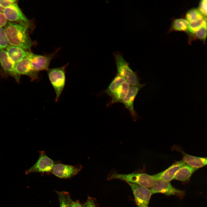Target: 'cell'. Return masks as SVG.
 Masks as SVG:
<instances>
[{
    "mask_svg": "<svg viewBox=\"0 0 207 207\" xmlns=\"http://www.w3.org/2000/svg\"><path fill=\"white\" fill-rule=\"evenodd\" d=\"M28 28L15 22H8L4 29L9 43L24 49H29L32 43Z\"/></svg>",
    "mask_w": 207,
    "mask_h": 207,
    "instance_id": "cell-1",
    "label": "cell"
},
{
    "mask_svg": "<svg viewBox=\"0 0 207 207\" xmlns=\"http://www.w3.org/2000/svg\"><path fill=\"white\" fill-rule=\"evenodd\" d=\"M114 179L121 180L147 188L151 187L156 181L153 175L136 171L128 174H121L115 171H112L108 175L107 179L111 180Z\"/></svg>",
    "mask_w": 207,
    "mask_h": 207,
    "instance_id": "cell-2",
    "label": "cell"
},
{
    "mask_svg": "<svg viewBox=\"0 0 207 207\" xmlns=\"http://www.w3.org/2000/svg\"><path fill=\"white\" fill-rule=\"evenodd\" d=\"M113 55L117 68V74L122 78L130 85L136 86L140 84L137 75L131 68L122 53L116 51Z\"/></svg>",
    "mask_w": 207,
    "mask_h": 207,
    "instance_id": "cell-3",
    "label": "cell"
},
{
    "mask_svg": "<svg viewBox=\"0 0 207 207\" xmlns=\"http://www.w3.org/2000/svg\"><path fill=\"white\" fill-rule=\"evenodd\" d=\"M68 64L61 67L49 68L47 71L49 81L55 93V102H57L65 87L66 81V68Z\"/></svg>",
    "mask_w": 207,
    "mask_h": 207,
    "instance_id": "cell-4",
    "label": "cell"
},
{
    "mask_svg": "<svg viewBox=\"0 0 207 207\" xmlns=\"http://www.w3.org/2000/svg\"><path fill=\"white\" fill-rule=\"evenodd\" d=\"M14 73V78L17 82H19L20 76L22 75L29 76L32 81L35 80L37 78L39 73L33 70L29 59L26 57L15 64Z\"/></svg>",
    "mask_w": 207,
    "mask_h": 207,
    "instance_id": "cell-5",
    "label": "cell"
},
{
    "mask_svg": "<svg viewBox=\"0 0 207 207\" xmlns=\"http://www.w3.org/2000/svg\"><path fill=\"white\" fill-rule=\"evenodd\" d=\"M56 52L48 55H40L27 51L26 57L30 61L32 67L36 72L47 71L51 61L54 57Z\"/></svg>",
    "mask_w": 207,
    "mask_h": 207,
    "instance_id": "cell-6",
    "label": "cell"
},
{
    "mask_svg": "<svg viewBox=\"0 0 207 207\" xmlns=\"http://www.w3.org/2000/svg\"><path fill=\"white\" fill-rule=\"evenodd\" d=\"M3 13L7 20L28 28L30 22L21 10L17 3L4 8Z\"/></svg>",
    "mask_w": 207,
    "mask_h": 207,
    "instance_id": "cell-7",
    "label": "cell"
},
{
    "mask_svg": "<svg viewBox=\"0 0 207 207\" xmlns=\"http://www.w3.org/2000/svg\"><path fill=\"white\" fill-rule=\"evenodd\" d=\"M127 183L132 190L137 207H148L152 195L150 189L138 185Z\"/></svg>",
    "mask_w": 207,
    "mask_h": 207,
    "instance_id": "cell-8",
    "label": "cell"
},
{
    "mask_svg": "<svg viewBox=\"0 0 207 207\" xmlns=\"http://www.w3.org/2000/svg\"><path fill=\"white\" fill-rule=\"evenodd\" d=\"M53 160L44 152H39V157L35 164L25 171L26 174L33 172H51L54 165Z\"/></svg>",
    "mask_w": 207,
    "mask_h": 207,
    "instance_id": "cell-9",
    "label": "cell"
},
{
    "mask_svg": "<svg viewBox=\"0 0 207 207\" xmlns=\"http://www.w3.org/2000/svg\"><path fill=\"white\" fill-rule=\"evenodd\" d=\"M150 190L152 194L161 193L168 195H176L180 197L184 195V192L173 187L169 182L156 180Z\"/></svg>",
    "mask_w": 207,
    "mask_h": 207,
    "instance_id": "cell-10",
    "label": "cell"
},
{
    "mask_svg": "<svg viewBox=\"0 0 207 207\" xmlns=\"http://www.w3.org/2000/svg\"><path fill=\"white\" fill-rule=\"evenodd\" d=\"M144 85V84H140L136 86L130 85L127 93L122 102L129 112L135 121L138 119L139 117L134 109V101L138 92Z\"/></svg>",
    "mask_w": 207,
    "mask_h": 207,
    "instance_id": "cell-11",
    "label": "cell"
},
{
    "mask_svg": "<svg viewBox=\"0 0 207 207\" xmlns=\"http://www.w3.org/2000/svg\"><path fill=\"white\" fill-rule=\"evenodd\" d=\"M82 168L81 166H74L59 163L54 165L51 172L58 177L67 179L76 175Z\"/></svg>",
    "mask_w": 207,
    "mask_h": 207,
    "instance_id": "cell-12",
    "label": "cell"
},
{
    "mask_svg": "<svg viewBox=\"0 0 207 207\" xmlns=\"http://www.w3.org/2000/svg\"><path fill=\"white\" fill-rule=\"evenodd\" d=\"M14 64L9 58L6 51L4 50L0 51V73L2 76H11L14 77Z\"/></svg>",
    "mask_w": 207,
    "mask_h": 207,
    "instance_id": "cell-13",
    "label": "cell"
},
{
    "mask_svg": "<svg viewBox=\"0 0 207 207\" xmlns=\"http://www.w3.org/2000/svg\"><path fill=\"white\" fill-rule=\"evenodd\" d=\"M185 164L182 160L176 161L165 170L153 175L156 181L161 180L169 182L173 179L179 169Z\"/></svg>",
    "mask_w": 207,
    "mask_h": 207,
    "instance_id": "cell-14",
    "label": "cell"
},
{
    "mask_svg": "<svg viewBox=\"0 0 207 207\" xmlns=\"http://www.w3.org/2000/svg\"><path fill=\"white\" fill-rule=\"evenodd\" d=\"M175 148L176 150L182 154V160L193 168L197 170L206 165L207 161L206 157H201L191 155L186 153L178 147Z\"/></svg>",
    "mask_w": 207,
    "mask_h": 207,
    "instance_id": "cell-15",
    "label": "cell"
},
{
    "mask_svg": "<svg viewBox=\"0 0 207 207\" xmlns=\"http://www.w3.org/2000/svg\"><path fill=\"white\" fill-rule=\"evenodd\" d=\"M6 52L10 59L14 64L26 57L27 53L25 50L12 45L8 47Z\"/></svg>",
    "mask_w": 207,
    "mask_h": 207,
    "instance_id": "cell-16",
    "label": "cell"
},
{
    "mask_svg": "<svg viewBox=\"0 0 207 207\" xmlns=\"http://www.w3.org/2000/svg\"><path fill=\"white\" fill-rule=\"evenodd\" d=\"M196 170L197 169L185 164L177 171L173 179L182 181H186Z\"/></svg>",
    "mask_w": 207,
    "mask_h": 207,
    "instance_id": "cell-17",
    "label": "cell"
},
{
    "mask_svg": "<svg viewBox=\"0 0 207 207\" xmlns=\"http://www.w3.org/2000/svg\"><path fill=\"white\" fill-rule=\"evenodd\" d=\"M130 86L125 81L123 83L111 96V103H122L127 93Z\"/></svg>",
    "mask_w": 207,
    "mask_h": 207,
    "instance_id": "cell-18",
    "label": "cell"
},
{
    "mask_svg": "<svg viewBox=\"0 0 207 207\" xmlns=\"http://www.w3.org/2000/svg\"><path fill=\"white\" fill-rule=\"evenodd\" d=\"M125 81L122 78L116 74L104 93L111 97L117 89Z\"/></svg>",
    "mask_w": 207,
    "mask_h": 207,
    "instance_id": "cell-19",
    "label": "cell"
},
{
    "mask_svg": "<svg viewBox=\"0 0 207 207\" xmlns=\"http://www.w3.org/2000/svg\"><path fill=\"white\" fill-rule=\"evenodd\" d=\"M186 20L189 22L200 20L205 18L198 8H193L189 10L185 15Z\"/></svg>",
    "mask_w": 207,
    "mask_h": 207,
    "instance_id": "cell-20",
    "label": "cell"
},
{
    "mask_svg": "<svg viewBox=\"0 0 207 207\" xmlns=\"http://www.w3.org/2000/svg\"><path fill=\"white\" fill-rule=\"evenodd\" d=\"M60 207H71L73 201L69 193L64 191L57 192Z\"/></svg>",
    "mask_w": 207,
    "mask_h": 207,
    "instance_id": "cell-21",
    "label": "cell"
},
{
    "mask_svg": "<svg viewBox=\"0 0 207 207\" xmlns=\"http://www.w3.org/2000/svg\"><path fill=\"white\" fill-rule=\"evenodd\" d=\"M189 22L185 19H177L173 22L172 27L175 30L188 31Z\"/></svg>",
    "mask_w": 207,
    "mask_h": 207,
    "instance_id": "cell-22",
    "label": "cell"
},
{
    "mask_svg": "<svg viewBox=\"0 0 207 207\" xmlns=\"http://www.w3.org/2000/svg\"><path fill=\"white\" fill-rule=\"evenodd\" d=\"M204 26H207L206 18H204L202 20L195 21L189 23L188 31L193 34Z\"/></svg>",
    "mask_w": 207,
    "mask_h": 207,
    "instance_id": "cell-23",
    "label": "cell"
},
{
    "mask_svg": "<svg viewBox=\"0 0 207 207\" xmlns=\"http://www.w3.org/2000/svg\"><path fill=\"white\" fill-rule=\"evenodd\" d=\"M9 43L4 29L0 27V50L7 48Z\"/></svg>",
    "mask_w": 207,
    "mask_h": 207,
    "instance_id": "cell-24",
    "label": "cell"
},
{
    "mask_svg": "<svg viewBox=\"0 0 207 207\" xmlns=\"http://www.w3.org/2000/svg\"><path fill=\"white\" fill-rule=\"evenodd\" d=\"M206 33L207 26H204L193 34L195 38L204 41L206 39Z\"/></svg>",
    "mask_w": 207,
    "mask_h": 207,
    "instance_id": "cell-25",
    "label": "cell"
},
{
    "mask_svg": "<svg viewBox=\"0 0 207 207\" xmlns=\"http://www.w3.org/2000/svg\"><path fill=\"white\" fill-rule=\"evenodd\" d=\"M203 16L206 18L207 0H202L200 1L198 8Z\"/></svg>",
    "mask_w": 207,
    "mask_h": 207,
    "instance_id": "cell-26",
    "label": "cell"
},
{
    "mask_svg": "<svg viewBox=\"0 0 207 207\" xmlns=\"http://www.w3.org/2000/svg\"><path fill=\"white\" fill-rule=\"evenodd\" d=\"M16 0H0V5L3 8L7 7L16 3Z\"/></svg>",
    "mask_w": 207,
    "mask_h": 207,
    "instance_id": "cell-27",
    "label": "cell"
},
{
    "mask_svg": "<svg viewBox=\"0 0 207 207\" xmlns=\"http://www.w3.org/2000/svg\"><path fill=\"white\" fill-rule=\"evenodd\" d=\"M83 207H96L94 200L92 198L88 197Z\"/></svg>",
    "mask_w": 207,
    "mask_h": 207,
    "instance_id": "cell-28",
    "label": "cell"
},
{
    "mask_svg": "<svg viewBox=\"0 0 207 207\" xmlns=\"http://www.w3.org/2000/svg\"><path fill=\"white\" fill-rule=\"evenodd\" d=\"M7 22V20L3 13H0V27L5 26Z\"/></svg>",
    "mask_w": 207,
    "mask_h": 207,
    "instance_id": "cell-29",
    "label": "cell"
},
{
    "mask_svg": "<svg viewBox=\"0 0 207 207\" xmlns=\"http://www.w3.org/2000/svg\"><path fill=\"white\" fill-rule=\"evenodd\" d=\"M71 207H83V206L78 202L73 201Z\"/></svg>",
    "mask_w": 207,
    "mask_h": 207,
    "instance_id": "cell-30",
    "label": "cell"
},
{
    "mask_svg": "<svg viewBox=\"0 0 207 207\" xmlns=\"http://www.w3.org/2000/svg\"><path fill=\"white\" fill-rule=\"evenodd\" d=\"M4 8L0 5V13L3 12Z\"/></svg>",
    "mask_w": 207,
    "mask_h": 207,
    "instance_id": "cell-31",
    "label": "cell"
}]
</instances>
